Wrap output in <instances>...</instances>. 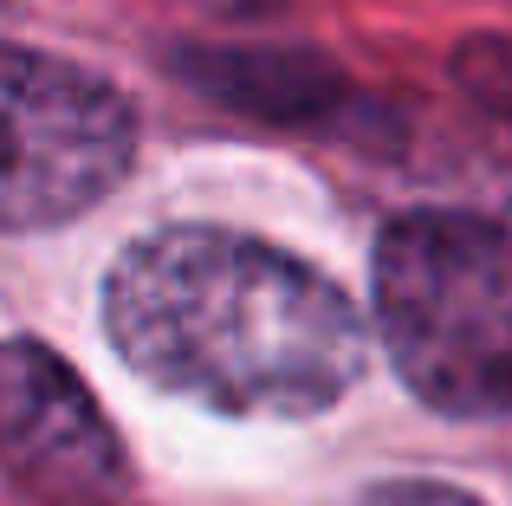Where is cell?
I'll list each match as a JSON object with an SVG mask.
<instances>
[{"label": "cell", "instance_id": "cell-3", "mask_svg": "<svg viewBox=\"0 0 512 506\" xmlns=\"http://www.w3.org/2000/svg\"><path fill=\"white\" fill-rule=\"evenodd\" d=\"M137 163V111L111 78L0 39V234L91 215Z\"/></svg>", "mask_w": 512, "mask_h": 506}, {"label": "cell", "instance_id": "cell-6", "mask_svg": "<svg viewBox=\"0 0 512 506\" xmlns=\"http://www.w3.org/2000/svg\"><path fill=\"white\" fill-rule=\"evenodd\" d=\"M350 506H487V500L467 494V487H448V481H383Z\"/></svg>", "mask_w": 512, "mask_h": 506}, {"label": "cell", "instance_id": "cell-5", "mask_svg": "<svg viewBox=\"0 0 512 506\" xmlns=\"http://www.w3.org/2000/svg\"><path fill=\"white\" fill-rule=\"evenodd\" d=\"M175 72L227 111H247L260 124H286V130H344L350 137L363 104L357 85L325 52H299V46H182Z\"/></svg>", "mask_w": 512, "mask_h": 506}, {"label": "cell", "instance_id": "cell-4", "mask_svg": "<svg viewBox=\"0 0 512 506\" xmlns=\"http://www.w3.org/2000/svg\"><path fill=\"white\" fill-rule=\"evenodd\" d=\"M0 474L33 506H124L130 494L104 403L39 338H0Z\"/></svg>", "mask_w": 512, "mask_h": 506}, {"label": "cell", "instance_id": "cell-2", "mask_svg": "<svg viewBox=\"0 0 512 506\" xmlns=\"http://www.w3.org/2000/svg\"><path fill=\"white\" fill-rule=\"evenodd\" d=\"M376 325L435 416L512 422V228L422 208L376 241Z\"/></svg>", "mask_w": 512, "mask_h": 506}, {"label": "cell", "instance_id": "cell-1", "mask_svg": "<svg viewBox=\"0 0 512 506\" xmlns=\"http://www.w3.org/2000/svg\"><path fill=\"white\" fill-rule=\"evenodd\" d=\"M104 338L150 390L240 422L338 409L370 364L344 286L234 228H163L117 253Z\"/></svg>", "mask_w": 512, "mask_h": 506}]
</instances>
